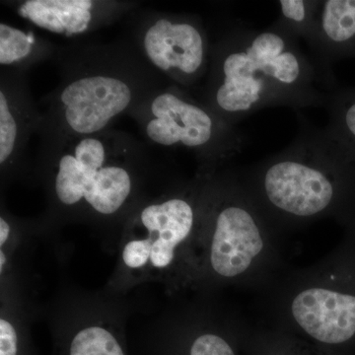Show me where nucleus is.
<instances>
[{"instance_id": "11", "label": "nucleus", "mask_w": 355, "mask_h": 355, "mask_svg": "<svg viewBox=\"0 0 355 355\" xmlns=\"http://www.w3.org/2000/svg\"><path fill=\"white\" fill-rule=\"evenodd\" d=\"M20 70L2 69L0 85V166L12 168L24 155L33 132L41 130L43 116L35 106Z\"/></svg>"}, {"instance_id": "5", "label": "nucleus", "mask_w": 355, "mask_h": 355, "mask_svg": "<svg viewBox=\"0 0 355 355\" xmlns=\"http://www.w3.org/2000/svg\"><path fill=\"white\" fill-rule=\"evenodd\" d=\"M144 58L120 51H89L65 69L51 93L41 130L44 140L88 137L111 130L144 98L163 87Z\"/></svg>"}, {"instance_id": "13", "label": "nucleus", "mask_w": 355, "mask_h": 355, "mask_svg": "<svg viewBox=\"0 0 355 355\" xmlns=\"http://www.w3.org/2000/svg\"><path fill=\"white\" fill-rule=\"evenodd\" d=\"M243 355H335L303 338L265 324H248Z\"/></svg>"}, {"instance_id": "20", "label": "nucleus", "mask_w": 355, "mask_h": 355, "mask_svg": "<svg viewBox=\"0 0 355 355\" xmlns=\"http://www.w3.org/2000/svg\"><path fill=\"white\" fill-rule=\"evenodd\" d=\"M6 256L4 254L3 250H0V272L3 273V268H6Z\"/></svg>"}, {"instance_id": "16", "label": "nucleus", "mask_w": 355, "mask_h": 355, "mask_svg": "<svg viewBox=\"0 0 355 355\" xmlns=\"http://www.w3.org/2000/svg\"><path fill=\"white\" fill-rule=\"evenodd\" d=\"M69 355H125L116 336L101 324H89L77 331Z\"/></svg>"}, {"instance_id": "18", "label": "nucleus", "mask_w": 355, "mask_h": 355, "mask_svg": "<svg viewBox=\"0 0 355 355\" xmlns=\"http://www.w3.org/2000/svg\"><path fill=\"white\" fill-rule=\"evenodd\" d=\"M19 336L10 320L0 319V355H18Z\"/></svg>"}, {"instance_id": "10", "label": "nucleus", "mask_w": 355, "mask_h": 355, "mask_svg": "<svg viewBox=\"0 0 355 355\" xmlns=\"http://www.w3.org/2000/svg\"><path fill=\"white\" fill-rule=\"evenodd\" d=\"M248 324L235 311L195 305L176 320L173 355H242Z\"/></svg>"}, {"instance_id": "15", "label": "nucleus", "mask_w": 355, "mask_h": 355, "mask_svg": "<svg viewBox=\"0 0 355 355\" xmlns=\"http://www.w3.org/2000/svg\"><path fill=\"white\" fill-rule=\"evenodd\" d=\"M320 1L313 0H282L279 14L275 24L296 39L309 43L316 28Z\"/></svg>"}, {"instance_id": "4", "label": "nucleus", "mask_w": 355, "mask_h": 355, "mask_svg": "<svg viewBox=\"0 0 355 355\" xmlns=\"http://www.w3.org/2000/svg\"><path fill=\"white\" fill-rule=\"evenodd\" d=\"M288 270L280 235L243 188L237 173L214 178L193 284L205 291L233 286L266 291Z\"/></svg>"}, {"instance_id": "7", "label": "nucleus", "mask_w": 355, "mask_h": 355, "mask_svg": "<svg viewBox=\"0 0 355 355\" xmlns=\"http://www.w3.org/2000/svg\"><path fill=\"white\" fill-rule=\"evenodd\" d=\"M214 178L197 175L191 181L180 182L140 207L130 223L139 234L123 245V266L174 272L179 282L193 284Z\"/></svg>"}, {"instance_id": "9", "label": "nucleus", "mask_w": 355, "mask_h": 355, "mask_svg": "<svg viewBox=\"0 0 355 355\" xmlns=\"http://www.w3.org/2000/svg\"><path fill=\"white\" fill-rule=\"evenodd\" d=\"M137 43L147 64L184 90L209 73L212 44L197 16H150L140 25Z\"/></svg>"}, {"instance_id": "6", "label": "nucleus", "mask_w": 355, "mask_h": 355, "mask_svg": "<svg viewBox=\"0 0 355 355\" xmlns=\"http://www.w3.org/2000/svg\"><path fill=\"white\" fill-rule=\"evenodd\" d=\"M41 155L55 202L99 217L114 216L127 207L146 165L144 147L111 130L46 140Z\"/></svg>"}, {"instance_id": "8", "label": "nucleus", "mask_w": 355, "mask_h": 355, "mask_svg": "<svg viewBox=\"0 0 355 355\" xmlns=\"http://www.w3.org/2000/svg\"><path fill=\"white\" fill-rule=\"evenodd\" d=\"M130 114L151 144L195 154L198 176H216L246 146L244 133L175 84L153 91Z\"/></svg>"}, {"instance_id": "17", "label": "nucleus", "mask_w": 355, "mask_h": 355, "mask_svg": "<svg viewBox=\"0 0 355 355\" xmlns=\"http://www.w3.org/2000/svg\"><path fill=\"white\" fill-rule=\"evenodd\" d=\"M331 109L330 125L324 130L345 149L355 144V97L334 96L328 99Z\"/></svg>"}, {"instance_id": "2", "label": "nucleus", "mask_w": 355, "mask_h": 355, "mask_svg": "<svg viewBox=\"0 0 355 355\" xmlns=\"http://www.w3.org/2000/svg\"><path fill=\"white\" fill-rule=\"evenodd\" d=\"M291 146L237 173L261 214L280 236L323 219L355 226V158L299 114Z\"/></svg>"}, {"instance_id": "3", "label": "nucleus", "mask_w": 355, "mask_h": 355, "mask_svg": "<svg viewBox=\"0 0 355 355\" xmlns=\"http://www.w3.org/2000/svg\"><path fill=\"white\" fill-rule=\"evenodd\" d=\"M259 295L261 324L335 355H355V226L324 259L288 268Z\"/></svg>"}, {"instance_id": "1", "label": "nucleus", "mask_w": 355, "mask_h": 355, "mask_svg": "<svg viewBox=\"0 0 355 355\" xmlns=\"http://www.w3.org/2000/svg\"><path fill=\"white\" fill-rule=\"evenodd\" d=\"M298 41L275 23L230 28L212 44L200 101L235 127L263 109L326 106L323 78Z\"/></svg>"}, {"instance_id": "14", "label": "nucleus", "mask_w": 355, "mask_h": 355, "mask_svg": "<svg viewBox=\"0 0 355 355\" xmlns=\"http://www.w3.org/2000/svg\"><path fill=\"white\" fill-rule=\"evenodd\" d=\"M51 50L32 32L13 26L0 24V64L2 69L23 71L30 64L43 60Z\"/></svg>"}, {"instance_id": "12", "label": "nucleus", "mask_w": 355, "mask_h": 355, "mask_svg": "<svg viewBox=\"0 0 355 355\" xmlns=\"http://www.w3.org/2000/svg\"><path fill=\"white\" fill-rule=\"evenodd\" d=\"M123 4L91 0H27L16 12L33 25L60 36L83 35L113 20Z\"/></svg>"}, {"instance_id": "19", "label": "nucleus", "mask_w": 355, "mask_h": 355, "mask_svg": "<svg viewBox=\"0 0 355 355\" xmlns=\"http://www.w3.org/2000/svg\"><path fill=\"white\" fill-rule=\"evenodd\" d=\"M11 236V224L6 217H0V247L3 248Z\"/></svg>"}]
</instances>
